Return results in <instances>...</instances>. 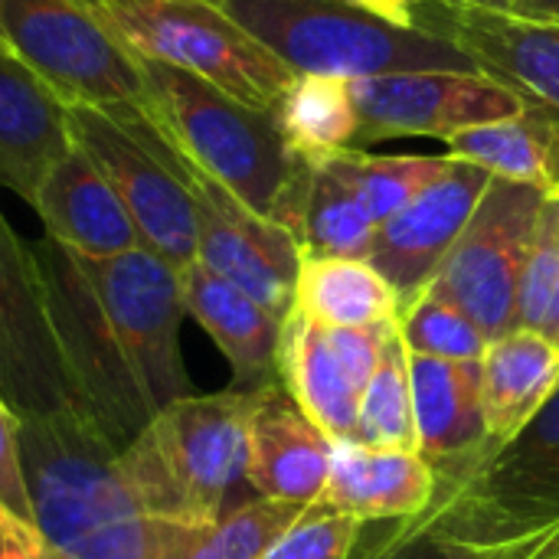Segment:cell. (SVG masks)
Segmentation results:
<instances>
[{"instance_id": "6da1fadb", "label": "cell", "mask_w": 559, "mask_h": 559, "mask_svg": "<svg viewBox=\"0 0 559 559\" xmlns=\"http://www.w3.org/2000/svg\"><path fill=\"white\" fill-rule=\"evenodd\" d=\"M72 409L121 452L160 409L193 396L180 354V269L138 246L85 259L29 242Z\"/></svg>"}, {"instance_id": "7a4b0ae2", "label": "cell", "mask_w": 559, "mask_h": 559, "mask_svg": "<svg viewBox=\"0 0 559 559\" xmlns=\"http://www.w3.org/2000/svg\"><path fill=\"white\" fill-rule=\"evenodd\" d=\"M20 455L33 524L59 559H183L206 531L151 518L75 409L20 419Z\"/></svg>"}, {"instance_id": "3957f363", "label": "cell", "mask_w": 559, "mask_h": 559, "mask_svg": "<svg viewBox=\"0 0 559 559\" xmlns=\"http://www.w3.org/2000/svg\"><path fill=\"white\" fill-rule=\"evenodd\" d=\"M144 79L141 111L170 151L295 236L311 160L288 147L275 111L252 108L164 62L144 59Z\"/></svg>"}, {"instance_id": "277c9868", "label": "cell", "mask_w": 559, "mask_h": 559, "mask_svg": "<svg viewBox=\"0 0 559 559\" xmlns=\"http://www.w3.org/2000/svg\"><path fill=\"white\" fill-rule=\"evenodd\" d=\"M255 396L259 390L236 386L183 396L118 452V465L151 518L210 527L255 498L246 481Z\"/></svg>"}, {"instance_id": "5b68a950", "label": "cell", "mask_w": 559, "mask_h": 559, "mask_svg": "<svg viewBox=\"0 0 559 559\" xmlns=\"http://www.w3.org/2000/svg\"><path fill=\"white\" fill-rule=\"evenodd\" d=\"M295 75L373 79L390 72H481L445 36L400 26L354 0H219Z\"/></svg>"}, {"instance_id": "8992f818", "label": "cell", "mask_w": 559, "mask_h": 559, "mask_svg": "<svg viewBox=\"0 0 559 559\" xmlns=\"http://www.w3.org/2000/svg\"><path fill=\"white\" fill-rule=\"evenodd\" d=\"M92 7L141 59L183 69L252 108L272 111L295 79L219 0H92Z\"/></svg>"}, {"instance_id": "52a82bcc", "label": "cell", "mask_w": 559, "mask_h": 559, "mask_svg": "<svg viewBox=\"0 0 559 559\" xmlns=\"http://www.w3.org/2000/svg\"><path fill=\"white\" fill-rule=\"evenodd\" d=\"M10 52L69 105H144V59L88 0H0Z\"/></svg>"}, {"instance_id": "ba28073f", "label": "cell", "mask_w": 559, "mask_h": 559, "mask_svg": "<svg viewBox=\"0 0 559 559\" xmlns=\"http://www.w3.org/2000/svg\"><path fill=\"white\" fill-rule=\"evenodd\" d=\"M69 128L121 197L141 246L180 272L197 262V206L147 115L138 105H69Z\"/></svg>"}, {"instance_id": "9c48e42d", "label": "cell", "mask_w": 559, "mask_h": 559, "mask_svg": "<svg viewBox=\"0 0 559 559\" xmlns=\"http://www.w3.org/2000/svg\"><path fill=\"white\" fill-rule=\"evenodd\" d=\"M547 193L491 177L468 226L426 292L465 311L488 341L518 331V288Z\"/></svg>"}, {"instance_id": "30bf717a", "label": "cell", "mask_w": 559, "mask_h": 559, "mask_svg": "<svg viewBox=\"0 0 559 559\" xmlns=\"http://www.w3.org/2000/svg\"><path fill=\"white\" fill-rule=\"evenodd\" d=\"M452 521L472 540L518 537L559 521V390L537 419L472 481L439 485Z\"/></svg>"}, {"instance_id": "8fae6325", "label": "cell", "mask_w": 559, "mask_h": 559, "mask_svg": "<svg viewBox=\"0 0 559 559\" xmlns=\"http://www.w3.org/2000/svg\"><path fill=\"white\" fill-rule=\"evenodd\" d=\"M164 151L197 206V262L242 288L272 314L288 318L295 305L298 269L305 259L298 239L285 226L252 213L226 187L180 160L167 141Z\"/></svg>"}, {"instance_id": "7c38bea8", "label": "cell", "mask_w": 559, "mask_h": 559, "mask_svg": "<svg viewBox=\"0 0 559 559\" xmlns=\"http://www.w3.org/2000/svg\"><path fill=\"white\" fill-rule=\"evenodd\" d=\"M360 111L357 147L386 138H452L524 111L527 98L485 72H390L354 82Z\"/></svg>"}, {"instance_id": "4fadbf2b", "label": "cell", "mask_w": 559, "mask_h": 559, "mask_svg": "<svg viewBox=\"0 0 559 559\" xmlns=\"http://www.w3.org/2000/svg\"><path fill=\"white\" fill-rule=\"evenodd\" d=\"M0 393L20 419L72 409L33 246L0 213Z\"/></svg>"}, {"instance_id": "5bb4252c", "label": "cell", "mask_w": 559, "mask_h": 559, "mask_svg": "<svg viewBox=\"0 0 559 559\" xmlns=\"http://www.w3.org/2000/svg\"><path fill=\"white\" fill-rule=\"evenodd\" d=\"M488 183L491 174L485 167L452 157L442 177L377 226L367 262L393 285L400 311L429 288Z\"/></svg>"}, {"instance_id": "9a60e30c", "label": "cell", "mask_w": 559, "mask_h": 559, "mask_svg": "<svg viewBox=\"0 0 559 559\" xmlns=\"http://www.w3.org/2000/svg\"><path fill=\"white\" fill-rule=\"evenodd\" d=\"M423 26L455 43L472 62L521 92L559 108V23L468 0H429Z\"/></svg>"}, {"instance_id": "2e32d148", "label": "cell", "mask_w": 559, "mask_h": 559, "mask_svg": "<svg viewBox=\"0 0 559 559\" xmlns=\"http://www.w3.org/2000/svg\"><path fill=\"white\" fill-rule=\"evenodd\" d=\"M409 380L419 455L436 468L439 485L472 481L495 459L481 413V360L452 364L409 354Z\"/></svg>"}, {"instance_id": "e0dca14e", "label": "cell", "mask_w": 559, "mask_h": 559, "mask_svg": "<svg viewBox=\"0 0 559 559\" xmlns=\"http://www.w3.org/2000/svg\"><path fill=\"white\" fill-rule=\"evenodd\" d=\"M334 462V439L324 436L285 393L282 380L255 396L249 419L246 481L255 498L314 508Z\"/></svg>"}, {"instance_id": "ac0fdd59", "label": "cell", "mask_w": 559, "mask_h": 559, "mask_svg": "<svg viewBox=\"0 0 559 559\" xmlns=\"http://www.w3.org/2000/svg\"><path fill=\"white\" fill-rule=\"evenodd\" d=\"M29 206L46 236L75 255L111 259L141 246L121 197L75 141L39 180Z\"/></svg>"}, {"instance_id": "d6986e66", "label": "cell", "mask_w": 559, "mask_h": 559, "mask_svg": "<svg viewBox=\"0 0 559 559\" xmlns=\"http://www.w3.org/2000/svg\"><path fill=\"white\" fill-rule=\"evenodd\" d=\"M69 147V102L16 56H0V190L29 203Z\"/></svg>"}, {"instance_id": "ffe728a7", "label": "cell", "mask_w": 559, "mask_h": 559, "mask_svg": "<svg viewBox=\"0 0 559 559\" xmlns=\"http://www.w3.org/2000/svg\"><path fill=\"white\" fill-rule=\"evenodd\" d=\"M436 495L439 475L419 452L334 442L331 475L318 504L360 524H373L416 518L436 501Z\"/></svg>"}, {"instance_id": "44dd1931", "label": "cell", "mask_w": 559, "mask_h": 559, "mask_svg": "<svg viewBox=\"0 0 559 559\" xmlns=\"http://www.w3.org/2000/svg\"><path fill=\"white\" fill-rule=\"evenodd\" d=\"M187 314L213 337L233 367L236 390H262L278 383V347L285 318L249 298L233 282L210 272L203 262H190L180 272Z\"/></svg>"}, {"instance_id": "7402d4cb", "label": "cell", "mask_w": 559, "mask_h": 559, "mask_svg": "<svg viewBox=\"0 0 559 559\" xmlns=\"http://www.w3.org/2000/svg\"><path fill=\"white\" fill-rule=\"evenodd\" d=\"M559 390V347L540 331H511L481 357V413L488 445H511Z\"/></svg>"}, {"instance_id": "603a6c76", "label": "cell", "mask_w": 559, "mask_h": 559, "mask_svg": "<svg viewBox=\"0 0 559 559\" xmlns=\"http://www.w3.org/2000/svg\"><path fill=\"white\" fill-rule=\"evenodd\" d=\"M278 380L298 409L334 442H357V403L350 380L344 377L337 354L328 341V328L301 311H288L278 347Z\"/></svg>"}, {"instance_id": "cb8c5ba5", "label": "cell", "mask_w": 559, "mask_h": 559, "mask_svg": "<svg viewBox=\"0 0 559 559\" xmlns=\"http://www.w3.org/2000/svg\"><path fill=\"white\" fill-rule=\"evenodd\" d=\"M452 157L485 167L491 177L559 193V108L527 102L524 111L465 128L442 141Z\"/></svg>"}, {"instance_id": "d4e9b609", "label": "cell", "mask_w": 559, "mask_h": 559, "mask_svg": "<svg viewBox=\"0 0 559 559\" xmlns=\"http://www.w3.org/2000/svg\"><path fill=\"white\" fill-rule=\"evenodd\" d=\"M292 308L321 328L400 321V298L393 285L367 259H301Z\"/></svg>"}, {"instance_id": "484cf974", "label": "cell", "mask_w": 559, "mask_h": 559, "mask_svg": "<svg viewBox=\"0 0 559 559\" xmlns=\"http://www.w3.org/2000/svg\"><path fill=\"white\" fill-rule=\"evenodd\" d=\"M288 147L305 160H321L357 147L360 111L354 82L334 75H295L272 108Z\"/></svg>"}, {"instance_id": "4316f807", "label": "cell", "mask_w": 559, "mask_h": 559, "mask_svg": "<svg viewBox=\"0 0 559 559\" xmlns=\"http://www.w3.org/2000/svg\"><path fill=\"white\" fill-rule=\"evenodd\" d=\"M377 223L350 187L324 164L311 160L305 197L295 219V239L305 259H367Z\"/></svg>"}, {"instance_id": "83f0119b", "label": "cell", "mask_w": 559, "mask_h": 559, "mask_svg": "<svg viewBox=\"0 0 559 559\" xmlns=\"http://www.w3.org/2000/svg\"><path fill=\"white\" fill-rule=\"evenodd\" d=\"M360 200L367 216L380 226L393 213H400L416 193H423L442 170L452 164L449 154L442 157H423V154H403V157H380L367 154L360 147L337 151L321 157Z\"/></svg>"}, {"instance_id": "f1b7e54d", "label": "cell", "mask_w": 559, "mask_h": 559, "mask_svg": "<svg viewBox=\"0 0 559 559\" xmlns=\"http://www.w3.org/2000/svg\"><path fill=\"white\" fill-rule=\"evenodd\" d=\"M357 442L373 449H409L419 452L416 413H413V380H409V350L400 341V331L390 334L383 357L360 393L357 403Z\"/></svg>"}, {"instance_id": "f546056e", "label": "cell", "mask_w": 559, "mask_h": 559, "mask_svg": "<svg viewBox=\"0 0 559 559\" xmlns=\"http://www.w3.org/2000/svg\"><path fill=\"white\" fill-rule=\"evenodd\" d=\"M475 544L478 540L459 531L449 504L436 495L416 518L364 524L350 559H465Z\"/></svg>"}, {"instance_id": "4dcf8cb0", "label": "cell", "mask_w": 559, "mask_h": 559, "mask_svg": "<svg viewBox=\"0 0 559 559\" xmlns=\"http://www.w3.org/2000/svg\"><path fill=\"white\" fill-rule=\"evenodd\" d=\"M396 331L409 354L452 364H478L491 344L465 311L436 298L432 292H423L400 311Z\"/></svg>"}, {"instance_id": "1f68e13d", "label": "cell", "mask_w": 559, "mask_h": 559, "mask_svg": "<svg viewBox=\"0 0 559 559\" xmlns=\"http://www.w3.org/2000/svg\"><path fill=\"white\" fill-rule=\"evenodd\" d=\"M305 504L252 498L210 524L183 559H262L305 514Z\"/></svg>"}, {"instance_id": "d6a6232c", "label": "cell", "mask_w": 559, "mask_h": 559, "mask_svg": "<svg viewBox=\"0 0 559 559\" xmlns=\"http://www.w3.org/2000/svg\"><path fill=\"white\" fill-rule=\"evenodd\" d=\"M559 288V193H547L518 288V331H544Z\"/></svg>"}, {"instance_id": "836d02e7", "label": "cell", "mask_w": 559, "mask_h": 559, "mask_svg": "<svg viewBox=\"0 0 559 559\" xmlns=\"http://www.w3.org/2000/svg\"><path fill=\"white\" fill-rule=\"evenodd\" d=\"M360 531V521L314 504L262 559H350Z\"/></svg>"}, {"instance_id": "e575fe53", "label": "cell", "mask_w": 559, "mask_h": 559, "mask_svg": "<svg viewBox=\"0 0 559 559\" xmlns=\"http://www.w3.org/2000/svg\"><path fill=\"white\" fill-rule=\"evenodd\" d=\"M393 331H396V321L393 324H370V328H328V341H331L337 364H341V370L350 380L357 396L367 390Z\"/></svg>"}, {"instance_id": "d590c367", "label": "cell", "mask_w": 559, "mask_h": 559, "mask_svg": "<svg viewBox=\"0 0 559 559\" xmlns=\"http://www.w3.org/2000/svg\"><path fill=\"white\" fill-rule=\"evenodd\" d=\"M0 501L33 521L29 514V495H26V475H23V455H20V416L0 393Z\"/></svg>"}, {"instance_id": "8d00e7d4", "label": "cell", "mask_w": 559, "mask_h": 559, "mask_svg": "<svg viewBox=\"0 0 559 559\" xmlns=\"http://www.w3.org/2000/svg\"><path fill=\"white\" fill-rule=\"evenodd\" d=\"M465 559H559V521L518 537L478 540Z\"/></svg>"}, {"instance_id": "74e56055", "label": "cell", "mask_w": 559, "mask_h": 559, "mask_svg": "<svg viewBox=\"0 0 559 559\" xmlns=\"http://www.w3.org/2000/svg\"><path fill=\"white\" fill-rule=\"evenodd\" d=\"M0 559H59L39 527L0 501Z\"/></svg>"}, {"instance_id": "f35d334b", "label": "cell", "mask_w": 559, "mask_h": 559, "mask_svg": "<svg viewBox=\"0 0 559 559\" xmlns=\"http://www.w3.org/2000/svg\"><path fill=\"white\" fill-rule=\"evenodd\" d=\"M354 3L400 26H423V16L429 10V0H354Z\"/></svg>"}, {"instance_id": "ab89813d", "label": "cell", "mask_w": 559, "mask_h": 559, "mask_svg": "<svg viewBox=\"0 0 559 559\" xmlns=\"http://www.w3.org/2000/svg\"><path fill=\"white\" fill-rule=\"evenodd\" d=\"M511 10L521 16L534 20H557L559 23V0H511Z\"/></svg>"}, {"instance_id": "60d3db41", "label": "cell", "mask_w": 559, "mask_h": 559, "mask_svg": "<svg viewBox=\"0 0 559 559\" xmlns=\"http://www.w3.org/2000/svg\"><path fill=\"white\" fill-rule=\"evenodd\" d=\"M544 337H550L554 344L559 347V288H557V298H554V305H550V314H547V321H544V331H540Z\"/></svg>"}, {"instance_id": "b9f144b4", "label": "cell", "mask_w": 559, "mask_h": 559, "mask_svg": "<svg viewBox=\"0 0 559 559\" xmlns=\"http://www.w3.org/2000/svg\"><path fill=\"white\" fill-rule=\"evenodd\" d=\"M468 3H478V7H495V10H511V0H468Z\"/></svg>"}, {"instance_id": "7bdbcfd3", "label": "cell", "mask_w": 559, "mask_h": 559, "mask_svg": "<svg viewBox=\"0 0 559 559\" xmlns=\"http://www.w3.org/2000/svg\"><path fill=\"white\" fill-rule=\"evenodd\" d=\"M0 56H13V52H10V43L3 39V33H0Z\"/></svg>"}, {"instance_id": "ee69618b", "label": "cell", "mask_w": 559, "mask_h": 559, "mask_svg": "<svg viewBox=\"0 0 559 559\" xmlns=\"http://www.w3.org/2000/svg\"><path fill=\"white\" fill-rule=\"evenodd\" d=\"M88 3H92V0H88Z\"/></svg>"}]
</instances>
